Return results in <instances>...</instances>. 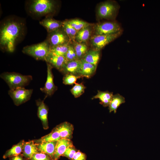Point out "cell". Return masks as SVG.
Instances as JSON below:
<instances>
[{
	"label": "cell",
	"mask_w": 160,
	"mask_h": 160,
	"mask_svg": "<svg viewBox=\"0 0 160 160\" xmlns=\"http://www.w3.org/2000/svg\"><path fill=\"white\" fill-rule=\"evenodd\" d=\"M25 24L15 18H10L1 25L0 45L1 49L13 52L16 43L24 35Z\"/></svg>",
	"instance_id": "obj_1"
},
{
	"label": "cell",
	"mask_w": 160,
	"mask_h": 160,
	"mask_svg": "<svg viewBox=\"0 0 160 160\" xmlns=\"http://www.w3.org/2000/svg\"><path fill=\"white\" fill-rule=\"evenodd\" d=\"M120 6L114 0H108L100 2L97 6L96 17L98 20H114L118 15Z\"/></svg>",
	"instance_id": "obj_2"
},
{
	"label": "cell",
	"mask_w": 160,
	"mask_h": 160,
	"mask_svg": "<svg viewBox=\"0 0 160 160\" xmlns=\"http://www.w3.org/2000/svg\"><path fill=\"white\" fill-rule=\"evenodd\" d=\"M56 1L52 0H33L30 1L28 7L30 13L38 16L50 17L57 8Z\"/></svg>",
	"instance_id": "obj_3"
},
{
	"label": "cell",
	"mask_w": 160,
	"mask_h": 160,
	"mask_svg": "<svg viewBox=\"0 0 160 160\" xmlns=\"http://www.w3.org/2000/svg\"><path fill=\"white\" fill-rule=\"evenodd\" d=\"M0 77L7 83L10 90L24 87L32 80L31 75H25L15 72L3 73L1 74Z\"/></svg>",
	"instance_id": "obj_4"
},
{
	"label": "cell",
	"mask_w": 160,
	"mask_h": 160,
	"mask_svg": "<svg viewBox=\"0 0 160 160\" xmlns=\"http://www.w3.org/2000/svg\"><path fill=\"white\" fill-rule=\"evenodd\" d=\"M22 51L36 60L45 61L50 52V47L46 39L41 43L25 47Z\"/></svg>",
	"instance_id": "obj_5"
},
{
	"label": "cell",
	"mask_w": 160,
	"mask_h": 160,
	"mask_svg": "<svg viewBox=\"0 0 160 160\" xmlns=\"http://www.w3.org/2000/svg\"><path fill=\"white\" fill-rule=\"evenodd\" d=\"M93 29L95 35L110 34L123 31L120 24L116 20H107L94 24Z\"/></svg>",
	"instance_id": "obj_6"
},
{
	"label": "cell",
	"mask_w": 160,
	"mask_h": 160,
	"mask_svg": "<svg viewBox=\"0 0 160 160\" xmlns=\"http://www.w3.org/2000/svg\"><path fill=\"white\" fill-rule=\"evenodd\" d=\"M123 32L121 31L110 34L93 35L89 41L91 49L101 51L106 45L120 37Z\"/></svg>",
	"instance_id": "obj_7"
},
{
	"label": "cell",
	"mask_w": 160,
	"mask_h": 160,
	"mask_svg": "<svg viewBox=\"0 0 160 160\" xmlns=\"http://www.w3.org/2000/svg\"><path fill=\"white\" fill-rule=\"evenodd\" d=\"M46 40L49 44L50 48L71 42L62 26L48 33Z\"/></svg>",
	"instance_id": "obj_8"
},
{
	"label": "cell",
	"mask_w": 160,
	"mask_h": 160,
	"mask_svg": "<svg viewBox=\"0 0 160 160\" xmlns=\"http://www.w3.org/2000/svg\"><path fill=\"white\" fill-rule=\"evenodd\" d=\"M33 92L32 89H27L24 87H20L14 89H10L8 93L14 104L19 106L30 99Z\"/></svg>",
	"instance_id": "obj_9"
},
{
	"label": "cell",
	"mask_w": 160,
	"mask_h": 160,
	"mask_svg": "<svg viewBox=\"0 0 160 160\" xmlns=\"http://www.w3.org/2000/svg\"><path fill=\"white\" fill-rule=\"evenodd\" d=\"M47 78L44 87L40 88V90L46 95L44 99L47 97L52 96L57 89L54 82V76L52 71L53 67L49 64L47 63Z\"/></svg>",
	"instance_id": "obj_10"
},
{
	"label": "cell",
	"mask_w": 160,
	"mask_h": 160,
	"mask_svg": "<svg viewBox=\"0 0 160 160\" xmlns=\"http://www.w3.org/2000/svg\"><path fill=\"white\" fill-rule=\"evenodd\" d=\"M45 61L60 72L67 61L64 57L57 55L51 52Z\"/></svg>",
	"instance_id": "obj_11"
},
{
	"label": "cell",
	"mask_w": 160,
	"mask_h": 160,
	"mask_svg": "<svg viewBox=\"0 0 160 160\" xmlns=\"http://www.w3.org/2000/svg\"><path fill=\"white\" fill-rule=\"evenodd\" d=\"M94 25L93 24L78 31L76 35L75 41L87 44L93 35Z\"/></svg>",
	"instance_id": "obj_12"
},
{
	"label": "cell",
	"mask_w": 160,
	"mask_h": 160,
	"mask_svg": "<svg viewBox=\"0 0 160 160\" xmlns=\"http://www.w3.org/2000/svg\"><path fill=\"white\" fill-rule=\"evenodd\" d=\"M81 66V60L67 61L60 72L64 75L70 74L79 76Z\"/></svg>",
	"instance_id": "obj_13"
},
{
	"label": "cell",
	"mask_w": 160,
	"mask_h": 160,
	"mask_svg": "<svg viewBox=\"0 0 160 160\" xmlns=\"http://www.w3.org/2000/svg\"><path fill=\"white\" fill-rule=\"evenodd\" d=\"M36 103L38 107V116L41 121L44 129H47L49 128L48 108L44 101L38 100L36 101Z\"/></svg>",
	"instance_id": "obj_14"
},
{
	"label": "cell",
	"mask_w": 160,
	"mask_h": 160,
	"mask_svg": "<svg viewBox=\"0 0 160 160\" xmlns=\"http://www.w3.org/2000/svg\"><path fill=\"white\" fill-rule=\"evenodd\" d=\"M73 145L70 140L61 138L57 141L54 156V160H58L61 156H63L66 149Z\"/></svg>",
	"instance_id": "obj_15"
},
{
	"label": "cell",
	"mask_w": 160,
	"mask_h": 160,
	"mask_svg": "<svg viewBox=\"0 0 160 160\" xmlns=\"http://www.w3.org/2000/svg\"><path fill=\"white\" fill-rule=\"evenodd\" d=\"M39 23L46 29L48 33L62 27L63 21L56 20L49 17L40 21Z\"/></svg>",
	"instance_id": "obj_16"
},
{
	"label": "cell",
	"mask_w": 160,
	"mask_h": 160,
	"mask_svg": "<svg viewBox=\"0 0 160 160\" xmlns=\"http://www.w3.org/2000/svg\"><path fill=\"white\" fill-rule=\"evenodd\" d=\"M55 128L58 131L61 138L71 140L72 138L73 127L70 123L65 122L57 126Z\"/></svg>",
	"instance_id": "obj_17"
},
{
	"label": "cell",
	"mask_w": 160,
	"mask_h": 160,
	"mask_svg": "<svg viewBox=\"0 0 160 160\" xmlns=\"http://www.w3.org/2000/svg\"><path fill=\"white\" fill-rule=\"evenodd\" d=\"M39 152L34 140L24 142L21 154L25 159L30 160L34 154Z\"/></svg>",
	"instance_id": "obj_18"
},
{
	"label": "cell",
	"mask_w": 160,
	"mask_h": 160,
	"mask_svg": "<svg viewBox=\"0 0 160 160\" xmlns=\"http://www.w3.org/2000/svg\"><path fill=\"white\" fill-rule=\"evenodd\" d=\"M81 66L79 76L81 77L89 78L95 73L97 66L88 63L83 59L81 60Z\"/></svg>",
	"instance_id": "obj_19"
},
{
	"label": "cell",
	"mask_w": 160,
	"mask_h": 160,
	"mask_svg": "<svg viewBox=\"0 0 160 160\" xmlns=\"http://www.w3.org/2000/svg\"><path fill=\"white\" fill-rule=\"evenodd\" d=\"M57 141L45 142L36 143L39 152L48 154L54 160V156Z\"/></svg>",
	"instance_id": "obj_20"
},
{
	"label": "cell",
	"mask_w": 160,
	"mask_h": 160,
	"mask_svg": "<svg viewBox=\"0 0 160 160\" xmlns=\"http://www.w3.org/2000/svg\"><path fill=\"white\" fill-rule=\"evenodd\" d=\"M113 96V92L98 90L97 94L94 96L92 98V99H99L100 101V103L104 107H106L109 106Z\"/></svg>",
	"instance_id": "obj_21"
},
{
	"label": "cell",
	"mask_w": 160,
	"mask_h": 160,
	"mask_svg": "<svg viewBox=\"0 0 160 160\" xmlns=\"http://www.w3.org/2000/svg\"><path fill=\"white\" fill-rule=\"evenodd\" d=\"M100 57V51L89 49L82 59L86 62L97 66Z\"/></svg>",
	"instance_id": "obj_22"
},
{
	"label": "cell",
	"mask_w": 160,
	"mask_h": 160,
	"mask_svg": "<svg viewBox=\"0 0 160 160\" xmlns=\"http://www.w3.org/2000/svg\"><path fill=\"white\" fill-rule=\"evenodd\" d=\"M72 44L76 52L78 59L81 60L89 49L87 44L76 41L72 42Z\"/></svg>",
	"instance_id": "obj_23"
},
{
	"label": "cell",
	"mask_w": 160,
	"mask_h": 160,
	"mask_svg": "<svg viewBox=\"0 0 160 160\" xmlns=\"http://www.w3.org/2000/svg\"><path fill=\"white\" fill-rule=\"evenodd\" d=\"M24 142V140H22L17 144L14 145L6 152L3 156V158L5 159L8 157L17 156L21 154L23 152Z\"/></svg>",
	"instance_id": "obj_24"
},
{
	"label": "cell",
	"mask_w": 160,
	"mask_h": 160,
	"mask_svg": "<svg viewBox=\"0 0 160 160\" xmlns=\"http://www.w3.org/2000/svg\"><path fill=\"white\" fill-rule=\"evenodd\" d=\"M60 139L59 133L55 127L49 134L34 141L35 143H38L45 142L57 141Z\"/></svg>",
	"instance_id": "obj_25"
},
{
	"label": "cell",
	"mask_w": 160,
	"mask_h": 160,
	"mask_svg": "<svg viewBox=\"0 0 160 160\" xmlns=\"http://www.w3.org/2000/svg\"><path fill=\"white\" fill-rule=\"evenodd\" d=\"M125 102L124 97L119 94L113 95L112 100L109 105L110 112H116L118 108L122 104Z\"/></svg>",
	"instance_id": "obj_26"
},
{
	"label": "cell",
	"mask_w": 160,
	"mask_h": 160,
	"mask_svg": "<svg viewBox=\"0 0 160 160\" xmlns=\"http://www.w3.org/2000/svg\"><path fill=\"white\" fill-rule=\"evenodd\" d=\"M67 22L78 32L81 29L93 23H90L79 19L66 20Z\"/></svg>",
	"instance_id": "obj_27"
},
{
	"label": "cell",
	"mask_w": 160,
	"mask_h": 160,
	"mask_svg": "<svg viewBox=\"0 0 160 160\" xmlns=\"http://www.w3.org/2000/svg\"><path fill=\"white\" fill-rule=\"evenodd\" d=\"M71 42L51 47L50 52L57 55L65 57L68 50L69 44Z\"/></svg>",
	"instance_id": "obj_28"
},
{
	"label": "cell",
	"mask_w": 160,
	"mask_h": 160,
	"mask_svg": "<svg viewBox=\"0 0 160 160\" xmlns=\"http://www.w3.org/2000/svg\"><path fill=\"white\" fill-rule=\"evenodd\" d=\"M62 27L70 38L71 42L75 41L77 31L68 24L65 20L63 21V25Z\"/></svg>",
	"instance_id": "obj_29"
},
{
	"label": "cell",
	"mask_w": 160,
	"mask_h": 160,
	"mask_svg": "<svg viewBox=\"0 0 160 160\" xmlns=\"http://www.w3.org/2000/svg\"><path fill=\"white\" fill-rule=\"evenodd\" d=\"M86 88L82 83H76L70 89V91L75 97L77 98L84 93Z\"/></svg>",
	"instance_id": "obj_30"
},
{
	"label": "cell",
	"mask_w": 160,
	"mask_h": 160,
	"mask_svg": "<svg viewBox=\"0 0 160 160\" xmlns=\"http://www.w3.org/2000/svg\"><path fill=\"white\" fill-rule=\"evenodd\" d=\"M81 78V77L78 76L70 74H66L63 77V83L65 85H72L76 84L77 79Z\"/></svg>",
	"instance_id": "obj_31"
},
{
	"label": "cell",
	"mask_w": 160,
	"mask_h": 160,
	"mask_svg": "<svg viewBox=\"0 0 160 160\" xmlns=\"http://www.w3.org/2000/svg\"><path fill=\"white\" fill-rule=\"evenodd\" d=\"M64 57L67 61L78 60L72 42L69 44L68 50Z\"/></svg>",
	"instance_id": "obj_32"
},
{
	"label": "cell",
	"mask_w": 160,
	"mask_h": 160,
	"mask_svg": "<svg viewBox=\"0 0 160 160\" xmlns=\"http://www.w3.org/2000/svg\"><path fill=\"white\" fill-rule=\"evenodd\" d=\"M77 151L73 145H71L66 149L63 156L73 160V158Z\"/></svg>",
	"instance_id": "obj_33"
},
{
	"label": "cell",
	"mask_w": 160,
	"mask_h": 160,
	"mask_svg": "<svg viewBox=\"0 0 160 160\" xmlns=\"http://www.w3.org/2000/svg\"><path fill=\"white\" fill-rule=\"evenodd\" d=\"M30 160H53L47 154L39 152L34 154Z\"/></svg>",
	"instance_id": "obj_34"
},
{
	"label": "cell",
	"mask_w": 160,
	"mask_h": 160,
	"mask_svg": "<svg viewBox=\"0 0 160 160\" xmlns=\"http://www.w3.org/2000/svg\"><path fill=\"white\" fill-rule=\"evenodd\" d=\"M87 156L79 150H78L74 155L73 160H86Z\"/></svg>",
	"instance_id": "obj_35"
},
{
	"label": "cell",
	"mask_w": 160,
	"mask_h": 160,
	"mask_svg": "<svg viewBox=\"0 0 160 160\" xmlns=\"http://www.w3.org/2000/svg\"><path fill=\"white\" fill-rule=\"evenodd\" d=\"M23 157L22 154H20L17 156L12 157L10 160H25Z\"/></svg>",
	"instance_id": "obj_36"
}]
</instances>
